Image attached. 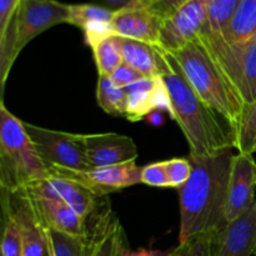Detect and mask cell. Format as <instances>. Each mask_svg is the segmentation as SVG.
Segmentation results:
<instances>
[{
  "label": "cell",
  "instance_id": "cell-1",
  "mask_svg": "<svg viewBox=\"0 0 256 256\" xmlns=\"http://www.w3.org/2000/svg\"><path fill=\"white\" fill-rule=\"evenodd\" d=\"M232 149L204 158L189 156L192 174L179 189V244L226 226V196Z\"/></svg>",
  "mask_w": 256,
  "mask_h": 256
},
{
  "label": "cell",
  "instance_id": "cell-2",
  "mask_svg": "<svg viewBox=\"0 0 256 256\" xmlns=\"http://www.w3.org/2000/svg\"><path fill=\"white\" fill-rule=\"evenodd\" d=\"M160 52L164 62L162 76L169 90L172 119L178 122L186 139L189 156H212L225 150L235 149V128L198 95L175 58L162 49Z\"/></svg>",
  "mask_w": 256,
  "mask_h": 256
},
{
  "label": "cell",
  "instance_id": "cell-3",
  "mask_svg": "<svg viewBox=\"0 0 256 256\" xmlns=\"http://www.w3.org/2000/svg\"><path fill=\"white\" fill-rule=\"evenodd\" d=\"M170 54L198 95L236 130L245 104L200 38Z\"/></svg>",
  "mask_w": 256,
  "mask_h": 256
},
{
  "label": "cell",
  "instance_id": "cell-4",
  "mask_svg": "<svg viewBox=\"0 0 256 256\" xmlns=\"http://www.w3.org/2000/svg\"><path fill=\"white\" fill-rule=\"evenodd\" d=\"M50 175L30 139L24 122L0 100V186L2 195L14 196L28 185Z\"/></svg>",
  "mask_w": 256,
  "mask_h": 256
},
{
  "label": "cell",
  "instance_id": "cell-5",
  "mask_svg": "<svg viewBox=\"0 0 256 256\" xmlns=\"http://www.w3.org/2000/svg\"><path fill=\"white\" fill-rule=\"evenodd\" d=\"M200 40L225 76L234 86L245 106L256 100V36L244 42H228L202 32Z\"/></svg>",
  "mask_w": 256,
  "mask_h": 256
},
{
  "label": "cell",
  "instance_id": "cell-6",
  "mask_svg": "<svg viewBox=\"0 0 256 256\" xmlns=\"http://www.w3.org/2000/svg\"><path fill=\"white\" fill-rule=\"evenodd\" d=\"M14 196L60 199L72 208L89 225L110 210L109 208L105 209L102 205L106 196L76 180L59 175H49L45 179L32 182Z\"/></svg>",
  "mask_w": 256,
  "mask_h": 256
},
{
  "label": "cell",
  "instance_id": "cell-7",
  "mask_svg": "<svg viewBox=\"0 0 256 256\" xmlns=\"http://www.w3.org/2000/svg\"><path fill=\"white\" fill-rule=\"evenodd\" d=\"M24 126L48 170L86 172L92 169L85 154L84 134L46 129L25 122Z\"/></svg>",
  "mask_w": 256,
  "mask_h": 256
},
{
  "label": "cell",
  "instance_id": "cell-8",
  "mask_svg": "<svg viewBox=\"0 0 256 256\" xmlns=\"http://www.w3.org/2000/svg\"><path fill=\"white\" fill-rule=\"evenodd\" d=\"M70 5L56 0H20L16 14V56L38 35L69 24Z\"/></svg>",
  "mask_w": 256,
  "mask_h": 256
},
{
  "label": "cell",
  "instance_id": "cell-9",
  "mask_svg": "<svg viewBox=\"0 0 256 256\" xmlns=\"http://www.w3.org/2000/svg\"><path fill=\"white\" fill-rule=\"evenodd\" d=\"M209 0H190L160 22L159 48L175 52L198 39L208 20Z\"/></svg>",
  "mask_w": 256,
  "mask_h": 256
},
{
  "label": "cell",
  "instance_id": "cell-10",
  "mask_svg": "<svg viewBox=\"0 0 256 256\" xmlns=\"http://www.w3.org/2000/svg\"><path fill=\"white\" fill-rule=\"evenodd\" d=\"M24 202L42 229H52L80 238H89L90 225L66 202L55 198L15 196Z\"/></svg>",
  "mask_w": 256,
  "mask_h": 256
},
{
  "label": "cell",
  "instance_id": "cell-11",
  "mask_svg": "<svg viewBox=\"0 0 256 256\" xmlns=\"http://www.w3.org/2000/svg\"><path fill=\"white\" fill-rule=\"evenodd\" d=\"M50 175L74 179L86 186L92 188L102 196H108L110 192H119L125 188L132 186L142 182V168L135 162L112 165V166L92 168L86 172L54 169L49 170Z\"/></svg>",
  "mask_w": 256,
  "mask_h": 256
},
{
  "label": "cell",
  "instance_id": "cell-12",
  "mask_svg": "<svg viewBox=\"0 0 256 256\" xmlns=\"http://www.w3.org/2000/svg\"><path fill=\"white\" fill-rule=\"evenodd\" d=\"M256 162L252 155L238 152L232 156L226 196L228 224L242 216L256 202Z\"/></svg>",
  "mask_w": 256,
  "mask_h": 256
},
{
  "label": "cell",
  "instance_id": "cell-13",
  "mask_svg": "<svg viewBox=\"0 0 256 256\" xmlns=\"http://www.w3.org/2000/svg\"><path fill=\"white\" fill-rule=\"evenodd\" d=\"M256 250V202L242 216L212 235L210 256H252Z\"/></svg>",
  "mask_w": 256,
  "mask_h": 256
},
{
  "label": "cell",
  "instance_id": "cell-14",
  "mask_svg": "<svg viewBox=\"0 0 256 256\" xmlns=\"http://www.w3.org/2000/svg\"><path fill=\"white\" fill-rule=\"evenodd\" d=\"M85 154L92 168L135 162L139 152L130 136L116 132L82 135Z\"/></svg>",
  "mask_w": 256,
  "mask_h": 256
},
{
  "label": "cell",
  "instance_id": "cell-15",
  "mask_svg": "<svg viewBox=\"0 0 256 256\" xmlns=\"http://www.w3.org/2000/svg\"><path fill=\"white\" fill-rule=\"evenodd\" d=\"M162 19L145 6L144 2L115 12L112 20L114 35L159 46Z\"/></svg>",
  "mask_w": 256,
  "mask_h": 256
},
{
  "label": "cell",
  "instance_id": "cell-16",
  "mask_svg": "<svg viewBox=\"0 0 256 256\" xmlns=\"http://www.w3.org/2000/svg\"><path fill=\"white\" fill-rule=\"evenodd\" d=\"M88 244V256H126L129 250L124 228L112 210L90 225Z\"/></svg>",
  "mask_w": 256,
  "mask_h": 256
},
{
  "label": "cell",
  "instance_id": "cell-17",
  "mask_svg": "<svg viewBox=\"0 0 256 256\" xmlns=\"http://www.w3.org/2000/svg\"><path fill=\"white\" fill-rule=\"evenodd\" d=\"M118 38L122 62L139 72L144 78H155L162 74L164 62L159 46L126 38Z\"/></svg>",
  "mask_w": 256,
  "mask_h": 256
},
{
  "label": "cell",
  "instance_id": "cell-18",
  "mask_svg": "<svg viewBox=\"0 0 256 256\" xmlns=\"http://www.w3.org/2000/svg\"><path fill=\"white\" fill-rule=\"evenodd\" d=\"M156 82L158 76L144 78L124 88L125 94H126L125 118L129 122H135L144 120L152 110H156V106H155Z\"/></svg>",
  "mask_w": 256,
  "mask_h": 256
},
{
  "label": "cell",
  "instance_id": "cell-19",
  "mask_svg": "<svg viewBox=\"0 0 256 256\" xmlns=\"http://www.w3.org/2000/svg\"><path fill=\"white\" fill-rule=\"evenodd\" d=\"M18 202H19V204L16 206H12V202H10V204H12V210L16 215L18 222H19L20 229H22V249H24L22 250V256H46L48 246L44 232L39 226L36 220L34 219L26 204L20 199H18Z\"/></svg>",
  "mask_w": 256,
  "mask_h": 256
},
{
  "label": "cell",
  "instance_id": "cell-20",
  "mask_svg": "<svg viewBox=\"0 0 256 256\" xmlns=\"http://www.w3.org/2000/svg\"><path fill=\"white\" fill-rule=\"evenodd\" d=\"M256 36V0H242L225 39L232 42H244Z\"/></svg>",
  "mask_w": 256,
  "mask_h": 256
},
{
  "label": "cell",
  "instance_id": "cell-21",
  "mask_svg": "<svg viewBox=\"0 0 256 256\" xmlns=\"http://www.w3.org/2000/svg\"><path fill=\"white\" fill-rule=\"evenodd\" d=\"M96 102L100 109L112 116H125L126 94L108 75H99L96 84Z\"/></svg>",
  "mask_w": 256,
  "mask_h": 256
},
{
  "label": "cell",
  "instance_id": "cell-22",
  "mask_svg": "<svg viewBox=\"0 0 256 256\" xmlns=\"http://www.w3.org/2000/svg\"><path fill=\"white\" fill-rule=\"evenodd\" d=\"M242 0H209L208 20L202 32L225 36Z\"/></svg>",
  "mask_w": 256,
  "mask_h": 256
},
{
  "label": "cell",
  "instance_id": "cell-23",
  "mask_svg": "<svg viewBox=\"0 0 256 256\" xmlns=\"http://www.w3.org/2000/svg\"><path fill=\"white\" fill-rule=\"evenodd\" d=\"M46 246L52 256H88L89 244L86 238L74 236L52 229H42Z\"/></svg>",
  "mask_w": 256,
  "mask_h": 256
},
{
  "label": "cell",
  "instance_id": "cell-24",
  "mask_svg": "<svg viewBox=\"0 0 256 256\" xmlns=\"http://www.w3.org/2000/svg\"><path fill=\"white\" fill-rule=\"evenodd\" d=\"M4 209V229L2 238V256H22V235L19 222L9 199L2 198Z\"/></svg>",
  "mask_w": 256,
  "mask_h": 256
},
{
  "label": "cell",
  "instance_id": "cell-25",
  "mask_svg": "<svg viewBox=\"0 0 256 256\" xmlns=\"http://www.w3.org/2000/svg\"><path fill=\"white\" fill-rule=\"evenodd\" d=\"M99 75L110 76L112 72L122 62L119 38L116 35L102 39L92 46Z\"/></svg>",
  "mask_w": 256,
  "mask_h": 256
},
{
  "label": "cell",
  "instance_id": "cell-26",
  "mask_svg": "<svg viewBox=\"0 0 256 256\" xmlns=\"http://www.w3.org/2000/svg\"><path fill=\"white\" fill-rule=\"evenodd\" d=\"M239 152H256V100L246 105L236 126V148Z\"/></svg>",
  "mask_w": 256,
  "mask_h": 256
},
{
  "label": "cell",
  "instance_id": "cell-27",
  "mask_svg": "<svg viewBox=\"0 0 256 256\" xmlns=\"http://www.w3.org/2000/svg\"><path fill=\"white\" fill-rule=\"evenodd\" d=\"M114 10L106 6L94 4H72L70 5L69 24L82 29L94 22H112Z\"/></svg>",
  "mask_w": 256,
  "mask_h": 256
},
{
  "label": "cell",
  "instance_id": "cell-28",
  "mask_svg": "<svg viewBox=\"0 0 256 256\" xmlns=\"http://www.w3.org/2000/svg\"><path fill=\"white\" fill-rule=\"evenodd\" d=\"M165 165H166L170 188L180 189V188L184 186L185 182L189 180L192 170L189 158L188 159H185V158H172V159L165 160Z\"/></svg>",
  "mask_w": 256,
  "mask_h": 256
},
{
  "label": "cell",
  "instance_id": "cell-29",
  "mask_svg": "<svg viewBox=\"0 0 256 256\" xmlns=\"http://www.w3.org/2000/svg\"><path fill=\"white\" fill-rule=\"evenodd\" d=\"M212 235H199L172 250L170 256H210Z\"/></svg>",
  "mask_w": 256,
  "mask_h": 256
},
{
  "label": "cell",
  "instance_id": "cell-30",
  "mask_svg": "<svg viewBox=\"0 0 256 256\" xmlns=\"http://www.w3.org/2000/svg\"><path fill=\"white\" fill-rule=\"evenodd\" d=\"M142 184L152 188H170L165 162H152L142 168Z\"/></svg>",
  "mask_w": 256,
  "mask_h": 256
},
{
  "label": "cell",
  "instance_id": "cell-31",
  "mask_svg": "<svg viewBox=\"0 0 256 256\" xmlns=\"http://www.w3.org/2000/svg\"><path fill=\"white\" fill-rule=\"evenodd\" d=\"M82 32L85 35V42L89 45L90 48L95 45L96 42H102V39L114 35L112 28V22H94L88 24L86 26L82 28Z\"/></svg>",
  "mask_w": 256,
  "mask_h": 256
},
{
  "label": "cell",
  "instance_id": "cell-32",
  "mask_svg": "<svg viewBox=\"0 0 256 256\" xmlns=\"http://www.w3.org/2000/svg\"><path fill=\"white\" fill-rule=\"evenodd\" d=\"M110 79H112L118 86L124 89V88L129 86V85L144 79V76H142L139 72H136V70L132 69V66H129L128 64L122 62V64L110 74Z\"/></svg>",
  "mask_w": 256,
  "mask_h": 256
},
{
  "label": "cell",
  "instance_id": "cell-33",
  "mask_svg": "<svg viewBox=\"0 0 256 256\" xmlns=\"http://www.w3.org/2000/svg\"><path fill=\"white\" fill-rule=\"evenodd\" d=\"M190 0H142L145 6L152 10L156 16L164 19L165 16L174 12Z\"/></svg>",
  "mask_w": 256,
  "mask_h": 256
},
{
  "label": "cell",
  "instance_id": "cell-34",
  "mask_svg": "<svg viewBox=\"0 0 256 256\" xmlns=\"http://www.w3.org/2000/svg\"><path fill=\"white\" fill-rule=\"evenodd\" d=\"M20 0H0V32L6 29L16 16Z\"/></svg>",
  "mask_w": 256,
  "mask_h": 256
},
{
  "label": "cell",
  "instance_id": "cell-35",
  "mask_svg": "<svg viewBox=\"0 0 256 256\" xmlns=\"http://www.w3.org/2000/svg\"><path fill=\"white\" fill-rule=\"evenodd\" d=\"M102 4L106 5V8L118 12V10L125 9V8H132L142 4V0H99Z\"/></svg>",
  "mask_w": 256,
  "mask_h": 256
},
{
  "label": "cell",
  "instance_id": "cell-36",
  "mask_svg": "<svg viewBox=\"0 0 256 256\" xmlns=\"http://www.w3.org/2000/svg\"><path fill=\"white\" fill-rule=\"evenodd\" d=\"M172 254V250H168V252H162V250H156V249H144V248H140L138 250H128L126 256H170Z\"/></svg>",
  "mask_w": 256,
  "mask_h": 256
},
{
  "label": "cell",
  "instance_id": "cell-37",
  "mask_svg": "<svg viewBox=\"0 0 256 256\" xmlns=\"http://www.w3.org/2000/svg\"><path fill=\"white\" fill-rule=\"evenodd\" d=\"M145 122L149 125L154 128H160L165 124V118H164V112L162 110H152L146 118H145Z\"/></svg>",
  "mask_w": 256,
  "mask_h": 256
},
{
  "label": "cell",
  "instance_id": "cell-38",
  "mask_svg": "<svg viewBox=\"0 0 256 256\" xmlns=\"http://www.w3.org/2000/svg\"><path fill=\"white\" fill-rule=\"evenodd\" d=\"M46 256H52V255H50V252H49V250H48V252H46Z\"/></svg>",
  "mask_w": 256,
  "mask_h": 256
},
{
  "label": "cell",
  "instance_id": "cell-39",
  "mask_svg": "<svg viewBox=\"0 0 256 256\" xmlns=\"http://www.w3.org/2000/svg\"><path fill=\"white\" fill-rule=\"evenodd\" d=\"M254 255H255V256H256V250H255V254H254Z\"/></svg>",
  "mask_w": 256,
  "mask_h": 256
}]
</instances>
